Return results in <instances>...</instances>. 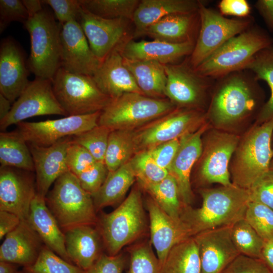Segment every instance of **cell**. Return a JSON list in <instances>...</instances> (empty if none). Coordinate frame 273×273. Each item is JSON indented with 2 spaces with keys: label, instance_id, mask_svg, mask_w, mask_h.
<instances>
[{
  "label": "cell",
  "instance_id": "6da1fadb",
  "mask_svg": "<svg viewBox=\"0 0 273 273\" xmlns=\"http://www.w3.org/2000/svg\"><path fill=\"white\" fill-rule=\"evenodd\" d=\"M245 70L218 78L207 113L215 128L226 129L239 123L260 109L262 92L253 74Z\"/></svg>",
  "mask_w": 273,
  "mask_h": 273
},
{
  "label": "cell",
  "instance_id": "44dd1931",
  "mask_svg": "<svg viewBox=\"0 0 273 273\" xmlns=\"http://www.w3.org/2000/svg\"><path fill=\"white\" fill-rule=\"evenodd\" d=\"M209 126L207 122L197 130L180 138L178 149L168 171L176 181L180 199L184 206L190 205L193 199L191 173L194 165L202 154V136Z\"/></svg>",
  "mask_w": 273,
  "mask_h": 273
},
{
  "label": "cell",
  "instance_id": "74e56055",
  "mask_svg": "<svg viewBox=\"0 0 273 273\" xmlns=\"http://www.w3.org/2000/svg\"><path fill=\"white\" fill-rule=\"evenodd\" d=\"M89 12L106 19L123 18L132 21L139 0H79Z\"/></svg>",
  "mask_w": 273,
  "mask_h": 273
},
{
  "label": "cell",
  "instance_id": "e7e4bbea",
  "mask_svg": "<svg viewBox=\"0 0 273 273\" xmlns=\"http://www.w3.org/2000/svg\"><path fill=\"white\" fill-rule=\"evenodd\" d=\"M271 143H272V147L273 148V134H272V139H271Z\"/></svg>",
  "mask_w": 273,
  "mask_h": 273
},
{
  "label": "cell",
  "instance_id": "7bdbcfd3",
  "mask_svg": "<svg viewBox=\"0 0 273 273\" xmlns=\"http://www.w3.org/2000/svg\"><path fill=\"white\" fill-rule=\"evenodd\" d=\"M244 218L265 241H273V210L259 203L250 201Z\"/></svg>",
  "mask_w": 273,
  "mask_h": 273
},
{
  "label": "cell",
  "instance_id": "681fc988",
  "mask_svg": "<svg viewBox=\"0 0 273 273\" xmlns=\"http://www.w3.org/2000/svg\"><path fill=\"white\" fill-rule=\"evenodd\" d=\"M42 2L52 9L54 17L60 25L72 20L77 21L79 18L82 8L79 0H44Z\"/></svg>",
  "mask_w": 273,
  "mask_h": 273
},
{
  "label": "cell",
  "instance_id": "f1b7e54d",
  "mask_svg": "<svg viewBox=\"0 0 273 273\" xmlns=\"http://www.w3.org/2000/svg\"><path fill=\"white\" fill-rule=\"evenodd\" d=\"M199 1L141 0L135 11L132 22L133 38L140 36L148 27L169 15L197 12Z\"/></svg>",
  "mask_w": 273,
  "mask_h": 273
},
{
  "label": "cell",
  "instance_id": "680465c9",
  "mask_svg": "<svg viewBox=\"0 0 273 273\" xmlns=\"http://www.w3.org/2000/svg\"><path fill=\"white\" fill-rule=\"evenodd\" d=\"M22 2L28 12L29 17L36 14L43 9L42 1L22 0Z\"/></svg>",
  "mask_w": 273,
  "mask_h": 273
},
{
  "label": "cell",
  "instance_id": "9f6ffc18",
  "mask_svg": "<svg viewBox=\"0 0 273 273\" xmlns=\"http://www.w3.org/2000/svg\"><path fill=\"white\" fill-rule=\"evenodd\" d=\"M255 6L266 24L273 31V0H258Z\"/></svg>",
  "mask_w": 273,
  "mask_h": 273
},
{
  "label": "cell",
  "instance_id": "1f68e13d",
  "mask_svg": "<svg viewBox=\"0 0 273 273\" xmlns=\"http://www.w3.org/2000/svg\"><path fill=\"white\" fill-rule=\"evenodd\" d=\"M136 179L130 161L109 172L100 189L92 196L96 211L121 201Z\"/></svg>",
  "mask_w": 273,
  "mask_h": 273
},
{
  "label": "cell",
  "instance_id": "9c48e42d",
  "mask_svg": "<svg viewBox=\"0 0 273 273\" xmlns=\"http://www.w3.org/2000/svg\"><path fill=\"white\" fill-rule=\"evenodd\" d=\"M52 81L54 94L67 116L101 112L112 100L89 75L71 73L60 67Z\"/></svg>",
  "mask_w": 273,
  "mask_h": 273
},
{
  "label": "cell",
  "instance_id": "52a82bcc",
  "mask_svg": "<svg viewBox=\"0 0 273 273\" xmlns=\"http://www.w3.org/2000/svg\"><path fill=\"white\" fill-rule=\"evenodd\" d=\"M176 108L169 100L128 93L113 99L101 112L98 124L115 130L134 128L157 119Z\"/></svg>",
  "mask_w": 273,
  "mask_h": 273
},
{
  "label": "cell",
  "instance_id": "4fadbf2b",
  "mask_svg": "<svg viewBox=\"0 0 273 273\" xmlns=\"http://www.w3.org/2000/svg\"><path fill=\"white\" fill-rule=\"evenodd\" d=\"M101 112L39 122L22 121L17 124L16 130L28 145L48 147L98 126Z\"/></svg>",
  "mask_w": 273,
  "mask_h": 273
},
{
  "label": "cell",
  "instance_id": "ffe728a7",
  "mask_svg": "<svg viewBox=\"0 0 273 273\" xmlns=\"http://www.w3.org/2000/svg\"><path fill=\"white\" fill-rule=\"evenodd\" d=\"M72 136L62 139L48 147L28 145L36 173L37 194L45 198L53 184L68 171L66 156Z\"/></svg>",
  "mask_w": 273,
  "mask_h": 273
},
{
  "label": "cell",
  "instance_id": "f5cc1de1",
  "mask_svg": "<svg viewBox=\"0 0 273 273\" xmlns=\"http://www.w3.org/2000/svg\"><path fill=\"white\" fill-rule=\"evenodd\" d=\"M125 264L123 254L110 255L103 253L85 273H122Z\"/></svg>",
  "mask_w": 273,
  "mask_h": 273
},
{
  "label": "cell",
  "instance_id": "bcb514c9",
  "mask_svg": "<svg viewBox=\"0 0 273 273\" xmlns=\"http://www.w3.org/2000/svg\"><path fill=\"white\" fill-rule=\"evenodd\" d=\"M108 173L109 170L105 163L97 161L77 177L82 188L93 196L103 185Z\"/></svg>",
  "mask_w": 273,
  "mask_h": 273
},
{
  "label": "cell",
  "instance_id": "ac0fdd59",
  "mask_svg": "<svg viewBox=\"0 0 273 273\" xmlns=\"http://www.w3.org/2000/svg\"><path fill=\"white\" fill-rule=\"evenodd\" d=\"M231 228L219 227L193 237L199 253L201 273H222L241 254L232 240Z\"/></svg>",
  "mask_w": 273,
  "mask_h": 273
},
{
  "label": "cell",
  "instance_id": "ab89813d",
  "mask_svg": "<svg viewBox=\"0 0 273 273\" xmlns=\"http://www.w3.org/2000/svg\"><path fill=\"white\" fill-rule=\"evenodd\" d=\"M27 273H85V271L64 259L46 245L30 266L24 267Z\"/></svg>",
  "mask_w": 273,
  "mask_h": 273
},
{
  "label": "cell",
  "instance_id": "7a4b0ae2",
  "mask_svg": "<svg viewBox=\"0 0 273 273\" xmlns=\"http://www.w3.org/2000/svg\"><path fill=\"white\" fill-rule=\"evenodd\" d=\"M200 207L183 205L180 219L193 237L201 232L219 227L231 226L244 218L250 201L248 190L234 184L200 191Z\"/></svg>",
  "mask_w": 273,
  "mask_h": 273
},
{
  "label": "cell",
  "instance_id": "d4e9b609",
  "mask_svg": "<svg viewBox=\"0 0 273 273\" xmlns=\"http://www.w3.org/2000/svg\"><path fill=\"white\" fill-rule=\"evenodd\" d=\"M63 232L70 260L86 271L103 253V241L97 225H80Z\"/></svg>",
  "mask_w": 273,
  "mask_h": 273
},
{
  "label": "cell",
  "instance_id": "91938a15",
  "mask_svg": "<svg viewBox=\"0 0 273 273\" xmlns=\"http://www.w3.org/2000/svg\"><path fill=\"white\" fill-rule=\"evenodd\" d=\"M11 102L0 94V121L4 119L10 113L12 108Z\"/></svg>",
  "mask_w": 273,
  "mask_h": 273
},
{
  "label": "cell",
  "instance_id": "b9f144b4",
  "mask_svg": "<svg viewBox=\"0 0 273 273\" xmlns=\"http://www.w3.org/2000/svg\"><path fill=\"white\" fill-rule=\"evenodd\" d=\"M111 130L98 125L94 128L72 136L74 143L86 149L99 162H104Z\"/></svg>",
  "mask_w": 273,
  "mask_h": 273
},
{
  "label": "cell",
  "instance_id": "11a10c76",
  "mask_svg": "<svg viewBox=\"0 0 273 273\" xmlns=\"http://www.w3.org/2000/svg\"><path fill=\"white\" fill-rule=\"evenodd\" d=\"M22 220L15 214L0 210V239L16 229Z\"/></svg>",
  "mask_w": 273,
  "mask_h": 273
},
{
  "label": "cell",
  "instance_id": "7dc6e473",
  "mask_svg": "<svg viewBox=\"0 0 273 273\" xmlns=\"http://www.w3.org/2000/svg\"><path fill=\"white\" fill-rule=\"evenodd\" d=\"M248 190L250 201L263 204L273 210V170L265 173Z\"/></svg>",
  "mask_w": 273,
  "mask_h": 273
},
{
  "label": "cell",
  "instance_id": "94428289",
  "mask_svg": "<svg viewBox=\"0 0 273 273\" xmlns=\"http://www.w3.org/2000/svg\"><path fill=\"white\" fill-rule=\"evenodd\" d=\"M17 265L10 262L0 261V273H17Z\"/></svg>",
  "mask_w": 273,
  "mask_h": 273
},
{
  "label": "cell",
  "instance_id": "e0dca14e",
  "mask_svg": "<svg viewBox=\"0 0 273 273\" xmlns=\"http://www.w3.org/2000/svg\"><path fill=\"white\" fill-rule=\"evenodd\" d=\"M60 25V67L93 76L101 61L92 52L79 23L72 20Z\"/></svg>",
  "mask_w": 273,
  "mask_h": 273
},
{
  "label": "cell",
  "instance_id": "cb8c5ba5",
  "mask_svg": "<svg viewBox=\"0 0 273 273\" xmlns=\"http://www.w3.org/2000/svg\"><path fill=\"white\" fill-rule=\"evenodd\" d=\"M92 77L100 90L112 100L128 93L144 95L125 65L118 47L101 62Z\"/></svg>",
  "mask_w": 273,
  "mask_h": 273
},
{
  "label": "cell",
  "instance_id": "6f0895ef",
  "mask_svg": "<svg viewBox=\"0 0 273 273\" xmlns=\"http://www.w3.org/2000/svg\"><path fill=\"white\" fill-rule=\"evenodd\" d=\"M261 259L273 273V241L265 242Z\"/></svg>",
  "mask_w": 273,
  "mask_h": 273
},
{
  "label": "cell",
  "instance_id": "f6af8a7d",
  "mask_svg": "<svg viewBox=\"0 0 273 273\" xmlns=\"http://www.w3.org/2000/svg\"><path fill=\"white\" fill-rule=\"evenodd\" d=\"M97 161L86 149L72 142L66 156V164L70 172L77 176Z\"/></svg>",
  "mask_w": 273,
  "mask_h": 273
},
{
  "label": "cell",
  "instance_id": "83f0119b",
  "mask_svg": "<svg viewBox=\"0 0 273 273\" xmlns=\"http://www.w3.org/2000/svg\"><path fill=\"white\" fill-rule=\"evenodd\" d=\"M27 220L44 245L64 259L71 262L65 248L64 232L48 208L45 198L36 194L32 201Z\"/></svg>",
  "mask_w": 273,
  "mask_h": 273
},
{
  "label": "cell",
  "instance_id": "5b68a950",
  "mask_svg": "<svg viewBox=\"0 0 273 273\" xmlns=\"http://www.w3.org/2000/svg\"><path fill=\"white\" fill-rule=\"evenodd\" d=\"M140 190L134 188L114 210L102 213L97 226L107 254L115 255L144 234L146 218Z\"/></svg>",
  "mask_w": 273,
  "mask_h": 273
},
{
  "label": "cell",
  "instance_id": "db71d44e",
  "mask_svg": "<svg viewBox=\"0 0 273 273\" xmlns=\"http://www.w3.org/2000/svg\"><path fill=\"white\" fill-rule=\"evenodd\" d=\"M219 13L226 16L245 18L251 12V7L246 0H222L218 4Z\"/></svg>",
  "mask_w": 273,
  "mask_h": 273
},
{
  "label": "cell",
  "instance_id": "3957f363",
  "mask_svg": "<svg viewBox=\"0 0 273 273\" xmlns=\"http://www.w3.org/2000/svg\"><path fill=\"white\" fill-rule=\"evenodd\" d=\"M272 134L273 120L255 123L240 138L231 165L233 184L249 190L269 170L273 158Z\"/></svg>",
  "mask_w": 273,
  "mask_h": 273
},
{
  "label": "cell",
  "instance_id": "8d00e7d4",
  "mask_svg": "<svg viewBox=\"0 0 273 273\" xmlns=\"http://www.w3.org/2000/svg\"><path fill=\"white\" fill-rule=\"evenodd\" d=\"M143 188L166 213L175 220H181L180 217L183 205L176 181L171 174L169 173L161 181Z\"/></svg>",
  "mask_w": 273,
  "mask_h": 273
},
{
  "label": "cell",
  "instance_id": "2e32d148",
  "mask_svg": "<svg viewBox=\"0 0 273 273\" xmlns=\"http://www.w3.org/2000/svg\"><path fill=\"white\" fill-rule=\"evenodd\" d=\"M77 21L92 52L101 62L114 49L133 38L129 27L132 21L127 19L104 18L82 7Z\"/></svg>",
  "mask_w": 273,
  "mask_h": 273
},
{
  "label": "cell",
  "instance_id": "d590c367",
  "mask_svg": "<svg viewBox=\"0 0 273 273\" xmlns=\"http://www.w3.org/2000/svg\"><path fill=\"white\" fill-rule=\"evenodd\" d=\"M135 154L134 131H111L104 159L109 172L115 171L128 162Z\"/></svg>",
  "mask_w": 273,
  "mask_h": 273
},
{
  "label": "cell",
  "instance_id": "f907efd6",
  "mask_svg": "<svg viewBox=\"0 0 273 273\" xmlns=\"http://www.w3.org/2000/svg\"><path fill=\"white\" fill-rule=\"evenodd\" d=\"M222 273H272L261 259L240 254Z\"/></svg>",
  "mask_w": 273,
  "mask_h": 273
},
{
  "label": "cell",
  "instance_id": "8992f818",
  "mask_svg": "<svg viewBox=\"0 0 273 273\" xmlns=\"http://www.w3.org/2000/svg\"><path fill=\"white\" fill-rule=\"evenodd\" d=\"M45 200L63 231L80 225H97L98 217L92 196L69 171L55 181Z\"/></svg>",
  "mask_w": 273,
  "mask_h": 273
},
{
  "label": "cell",
  "instance_id": "4316f807",
  "mask_svg": "<svg viewBox=\"0 0 273 273\" xmlns=\"http://www.w3.org/2000/svg\"><path fill=\"white\" fill-rule=\"evenodd\" d=\"M44 245L28 220H21L5 236L0 247V261L28 267L35 261Z\"/></svg>",
  "mask_w": 273,
  "mask_h": 273
},
{
  "label": "cell",
  "instance_id": "7402d4cb",
  "mask_svg": "<svg viewBox=\"0 0 273 273\" xmlns=\"http://www.w3.org/2000/svg\"><path fill=\"white\" fill-rule=\"evenodd\" d=\"M28 77L20 47L12 38L3 39L0 46V94L14 103L29 84Z\"/></svg>",
  "mask_w": 273,
  "mask_h": 273
},
{
  "label": "cell",
  "instance_id": "ba28073f",
  "mask_svg": "<svg viewBox=\"0 0 273 273\" xmlns=\"http://www.w3.org/2000/svg\"><path fill=\"white\" fill-rule=\"evenodd\" d=\"M30 38L28 67L35 77L52 80L60 68L61 25L43 9L24 23Z\"/></svg>",
  "mask_w": 273,
  "mask_h": 273
},
{
  "label": "cell",
  "instance_id": "ee69618b",
  "mask_svg": "<svg viewBox=\"0 0 273 273\" xmlns=\"http://www.w3.org/2000/svg\"><path fill=\"white\" fill-rule=\"evenodd\" d=\"M127 273H161L160 262L150 243H141L131 250Z\"/></svg>",
  "mask_w": 273,
  "mask_h": 273
},
{
  "label": "cell",
  "instance_id": "484cf974",
  "mask_svg": "<svg viewBox=\"0 0 273 273\" xmlns=\"http://www.w3.org/2000/svg\"><path fill=\"white\" fill-rule=\"evenodd\" d=\"M195 43V41L174 43L158 39L136 41L131 38L118 48L125 58L154 61L165 65L177 63L181 59L190 56Z\"/></svg>",
  "mask_w": 273,
  "mask_h": 273
},
{
  "label": "cell",
  "instance_id": "f546056e",
  "mask_svg": "<svg viewBox=\"0 0 273 273\" xmlns=\"http://www.w3.org/2000/svg\"><path fill=\"white\" fill-rule=\"evenodd\" d=\"M200 26L198 12L168 16L146 28L140 34L168 42L180 43L195 41Z\"/></svg>",
  "mask_w": 273,
  "mask_h": 273
},
{
  "label": "cell",
  "instance_id": "816d5d0a",
  "mask_svg": "<svg viewBox=\"0 0 273 273\" xmlns=\"http://www.w3.org/2000/svg\"><path fill=\"white\" fill-rule=\"evenodd\" d=\"M179 144L180 139H177L161 144L148 151L156 163L168 171Z\"/></svg>",
  "mask_w": 273,
  "mask_h": 273
},
{
  "label": "cell",
  "instance_id": "9a60e30c",
  "mask_svg": "<svg viewBox=\"0 0 273 273\" xmlns=\"http://www.w3.org/2000/svg\"><path fill=\"white\" fill-rule=\"evenodd\" d=\"M165 95L177 108L202 111L211 78L197 74L189 62L164 65Z\"/></svg>",
  "mask_w": 273,
  "mask_h": 273
},
{
  "label": "cell",
  "instance_id": "5bb4252c",
  "mask_svg": "<svg viewBox=\"0 0 273 273\" xmlns=\"http://www.w3.org/2000/svg\"><path fill=\"white\" fill-rule=\"evenodd\" d=\"M48 115L67 116L54 93L51 79L35 77L12 104L9 114L0 121L2 131L27 118Z\"/></svg>",
  "mask_w": 273,
  "mask_h": 273
},
{
  "label": "cell",
  "instance_id": "7c38bea8",
  "mask_svg": "<svg viewBox=\"0 0 273 273\" xmlns=\"http://www.w3.org/2000/svg\"><path fill=\"white\" fill-rule=\"evenodd\" d=\"M240 137L225 130L212 129L204 141L199 175L205 184L217 183L222 186L233 185L229 164Z\"/></svg>",
  "mask_w": 273,
  "mask_h": 273
},
{
  "label": "cell",
  "instance_id": "60d3db41",
  "mask_svg": "<svg viewBox=\"0 0 273 273\" xmlns=\"http://www.w3.org/2000/svg\"><path fill=\"white\" fill-rule=\"evenodd\" d=\"M130 162L136 179L143 188L158 183L169 174L167 170L156 163L148 151L135 154Z\"/></svg>",
  "mask_w": 273,
  "mask_h": 273
},
{
  "label": "cell",
  "instance_id": "f35d334b",
  "mask_svg": "<svg viewBox=\"0 0 273 273\" xmlns=\"http://www.w3.org/2000/svg\"><path fill=\"white\" fill-rule=\"evenodd\" d=\"M231 235L241 254L261 259L265 241L244 218L232 225Z\"/></svg>",
  "mask_w": 273,
  "mask_h": 273
},
{
  "label": "cell",
  "instance_id": "c3c4849f",
  "mask_svg": "<svg viewBox=\"0 0 273 273\" xmlns=\"http://www.w3.org/2000/svg\"><path fill=\"white\" fill-rule=\"evenodd\" d=\"M29 18L28 12L20 0L0 1V32H3L12 22L24 23Z\"/></svg>",
  "mask_w": 273,
  "mask_h": 273
},
{
  "label": "cell",
  "instance_id": "277c9868",
  "mask_svg": "<svg viewBox=\"0 0 273 273\" xmlns=\"http://www.w3.org/2000/svg\"><path fill=\"white\" fill-rule=\"evenodd\" d=\"M272 42L263 31L249 28L228 40L193 69L199 75L211 79L246 70L254 56L272 46Z\"/></svg>",
  "mask_w": 273,
  "mask_h": 273
},
{
  "label": "cell",
  "instance_id": "d6a6232c",
  "mask_svg": "<svg viewBox=\"0 0 273 273\" xmlns=\"http://www.w3.org/2000/svg\"><path fill=\"white\" fill-rule=\"evenodd\" d=\"M0 163L1 166L34 171L29 146L16 130L0 133Z\"/></svg>",
  "mask_w": 273,
  "mask_h": 273
},
{
  "label": "cell",
  "instance_id": "836d02e7",
  "mask_svg": "<svg viewBox=\"0 0 273 273\" xmlns=\"http://www.w3.org/2000/svg\"><path fill=\"white\" fill-rule=\"evenodd\" d=\"M161 273H201L199 253L193 237L179 242L171 249Z\"/></svg>",
  "mask_w": 273,
  "mask_h": 273
},
{
  "label": "cell",
  "instance_id": "30bf717a",
  "mask_svg": "<svg viewBox=\"0 0 273 273\" xmlns=\"http://www.w3.org/2000/svg\"><path fill=\"white\" fill-rule=\"evenodd\" d=\"M198 36L189 64L195 69L228 40L250 28V19H230L199 1Z\"/></svg>",
  "mask_w": 273,
  "mask_h": 273
},
{
  "label": "cell",
  "instance_id": "be15d7a7",
  "mask_svg": "<svg viewBox=\"0 0 273 273\" xmlns=\"http://www.w3.org/2000/svg\"><path fill=\"white\" fill-rule=\"evenodd\" d=\"M17 273H27L25 270H24L23 271H18Z\"/></svg>",
  "mask_w": 273,
  "mask_h": 273
},
{
  "label": "cell",
  "instance_id": "4dcf8cb0",
  "mask_svg": "<svg viewBox=\"0 0 273 273\" xmlns=\"http://www.w3.org/2000/svg\"><path fill=\"white\" fill-rule=\"evenodd\" d=\"M124 63L145 96L164 99L167 77L164 65L159 63L123 57Z\"/></svg>",
  "mask_w": 273,
  "mask_h": 273
},
{
  "label": "cell",
  "instance_id": "e575fe53",
  "mask_svg": "<svg viewBox=\"0 0 273 273\" xmlns=\"http://www.w3.org/2000/svg\"><path fill=\"white\" fill-rule=\"evenodd\" d=\"M258 80L266 82L270 90L268 101L264 103L257 114L255 124L273 120V47L258 53L246 67Z\"/></svg>",
  "mask_w": 273,
  "mask_h": 273
},
{
  "label": "cell",
  "instance_id": "603a6c76",
  "mask_svg": "<svg viewBox=\"0 0 273 273\" xmlns=\"http://www.w3.org/2000/svg\"><path fill=\"white\" fill-rule=\"evenodd\" d=\"M146 206L149 217L150 242L162 267L171 249L191 237L184 222L169 216L152 198L147 200Z\"/></svg>",
  "mask_w": 273,
  "mask_h": 273
},
{
  "label": "cell",
  "instance_id": "d6986e66",
  "mask_svg": "<svg viewBox=\"0 0 273 273\" xmlns=\"http://www.w3.org/2000/svg\"><path fill=\"white\" fill-rule=\"evenodd\" d=\"M0 167V210L12 212L22 220L28 218L31 204L37 194L36 182L29 171Z\"/></svg>",
  "mask_w": 273,
  "mask_h": 273
},
{
  "label": "cell",
  "instance_id": "8fae6325",
  "mask_svg": "<svg viewBox=\"0 0 273 273\" xmlns=\"http://www.w3.org/2000/svg\"><path fill=\"white\" fill-rule=\"evenodd\" d=\"M207 119L203 111L176 108L153 124L134 131L135 154L194 132L207 123Z\"/></svg>",
  "mask_w": 273,
  "mask_h": 273
},
{
  "label": "cell",
  "instance_id": "6125c7cd",
  "mask_svg": "<svg viewBox=\"0 0 273 273\" xmlns=\"http://www.w3.org/2000/svg\"><path fill=\"white\" fill-rule=\"evenodd\" d=\"M269 169L273 170V158L271 161L270 164V167Z\"/></svg>",
  "mask_w": 273,
  "mask_h": 273
}]
</instances>
